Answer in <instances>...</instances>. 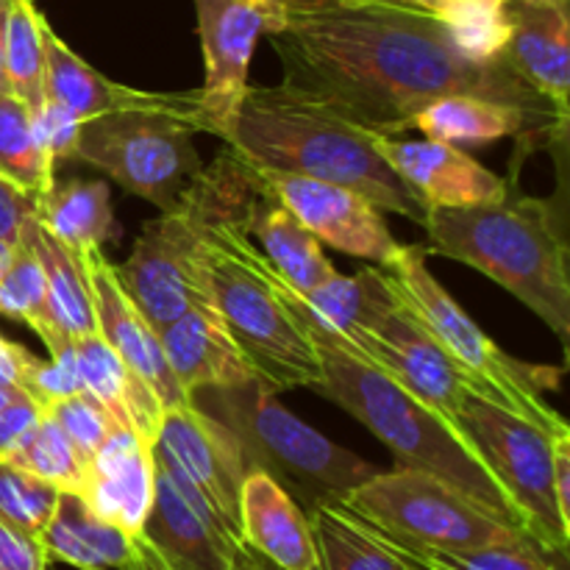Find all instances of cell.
<instances>
[{"label": "cell", "mask_w": 570, "mask_h": 570, "mask_svg": "<svg viewBox=\"0 0 570 570\" xmlns=\"http://www.w3.org/2000/svg\"><path fill=\"white\" fill-rule=\"evenodd\" d=\"M271 45L282 59L284 87L382 137L412 128L417 111L445 95L518 106L568 128V117L504 56H473L443 20L412 6L326 0L289 11L287 28L273 33Z\"/></svg>", "instance_id": "6da1fadb"}, {"label": "cell", "mask_w": 570, "mask_h": 570, "mask_svg": "<svg viewBox=\"0 0 570 570\" xmlns=\"http://www.w3.org/2000/svg\"><path fill=\"white\" fill-rule=\"evenodd\" d=\"M265 265L273 287L287 301L295 321L304 328L317 360H321L317 390L328 401L351 412L362 426L371 429L393 451L399 468H410V471H423L443 479L451 488L462 490L476 504H482L484 510H490L501 521L512 523V527L523 532V523L512 501L507 499V493L495 482L493 473L479 460L476 451L462 440L454 423H449L438 412L429 410L426 404H421L415 395L406 393L399 382H393L376 365H371L360 354L345 348L312 315L309 306L293 293V287L278 276L276 267L267 259Z\"/></svg>", "instance_id": "7a4b0ae2"}, {"label": "cell", "mask_w": 570, "mask_h": 570, "mask_svg": "<svg viewBox=\"0 0 570 570\" xmlns=\"http://www.w3.org/2000/svg\"><path fill=\"white\" fill-rule=\"evenodd\" d=\"M376 137L284 83H248L223 142L256 170L293 173L356 189L382 212L423 228L429 206L390 167Z\"/></svg>", "instance_id": "3957f363"}, {"label": "cell", "mask_w": 570, "mask_h": 570, "mask_svg": "<svg viewBox=\"0 0 570 570\" xmlns=\"http://www.w3.org/2000/svg\"><path fill=\"white\" fill-rule=\"evenodd\" d=\"M429 254L476 267L527 304L562 345L570 340L568 239L562 215L546 198L510 189L493 204L429 209Z\"/></svg>", "instance_id": "277c9868"}, {"label": "cell", "mask_w": 570, "mask_h": 570, "mask_svg": "<svg viewBox=\"0 0 570 570\" xmlns=\"http://www.w3.org/2000/svg\"><path fill=\"white\" fill-rule=\"evenodd\" d=\"M259 195L256 170L228 148L209 167H200L173 209L145 223L126 265L115 271L128 298L156 332L184 312L212 309L200 276L206 237L223 223H245L250 228Z\"/></svg>", "instance_id": "5b68a950"}, {"label": "cell", "mask_w": 570, "mask_h": 570, "mask_svg": "<svg viewBox=\"0 0 570 570\" xmlns=\"http://www.w3.org/2000/svg\"><path fill=\"white\" fill-rule=\"evenodd\" d=\"M200 276L220 317L256 379L271 390L317 387L321 360L293 309L273 287L259 245L245 223H223L200 250Z\"/></svg>", "instance_id": "8992f818"}, {"label": "cell", "mask_w": 570, "mask_h": 570, "mask_svg": "<svg viewBox=\"0 0 570 570\" xmlns=\"http://www.w3.org/2000/svg\"><path fill=\"white\" fill-rule=\"evenodd\" d=\"M193 404L234 434L245 471H265L309 512L323 504H345L360 484L379 473L371 462L284 410L276 390L259 379L198 390Z\"/></svg>", "instance_id": "52a82bcc"}, {"label": "cell", "mask_w": 570, "mask_h": 570, "mask_svg": "<svg viewBox=\"0 0 570 570\" xmlns=\"http://www.w3.org/2000/svg\"><path fill=\"white\" fill-rule=\"evenodd\" d=\"M426 259L429 250L423 245H399L395 256L382 265V271L387 273L401 301L421 317L445 354L465 371L473 393L527 417L549 438L570 434L560 412L543 401L546 390L560 384L562 367L532 365L501 351L434 278Z\"/></svg>", "instance_id": "ba28073f"}, {"label": "cell", "mask_w": 570, "mask_h": 570, "mask_svg": "<svg viewBox=\"0 0 570 570\" xmlns=\"http://www.w3.org/2000/svg\"><path fill=\"white\" fill-rule=\"evenodd\" d=\"M345 507L406 549L468 551L532 540L462 490L410 468L379 471L348 495Z\"/></svg>", "instance_id": "9c48e42d"}, {"label": "cell", "mask_w": 570, "mask_h": 570, "mask_svg": "<svg viewBox=\"0 0 570 570\" xmlns=\"http://www.w3.org/2000/svg\"><path fill=\"white\" fill-rule=\"evenodd\" d=\"M195 128L170 109H120L78 126L72 159L98 167L122 189L167 212L200 173Z\"/></svg>", "instance_id": "30bf717a"}, {"label": "cell", "mask_w": 570, "mask_h": 570, "mask_svg": "<svg viewBox=\"0 0 570 570\" xmlns=\"http://www.w3.org/2000/svg\"><path fill=\"white\" fill-rule=\"evenodd\" d=\"M454 426L512 501L523 532L551 554L568 557L570 523L557 504L551 468L554 438L473 390L462 399Z\"/></svg>", "instance_id": "8fae6325"}, {"label": "cell", "mask_w": 570, "mask_h": 570, "mask_svg": "<svg viewBox=\"0 0 570 570\" xmlns=\"http://www.w3.org/2000/svg\"><path fill=\"white\" fill-rule=\"evenodd\" d=\"M204 48L206 81L198 89V131L226 139L248 89V67L262 37L284 31L282 0H193Z\"/></svg>", "instance_id": "7c38bea8"}, {"label": "cell", "mask_w": 570, "mask_h": 570, "mask_svg": "<svg viewBox=\"0 0 570 570\" xmlns=\"http://www.w3.org/2000/svg\"><path fill=\"white\" fill-rule=\"evenodd\" d=\"M337 340L345 348L387 373L421 404L454 423L456 410L471 390V379L445 354L443 345L432 337V332L401 301L399 293L393 304L376 312L365 326Z\"/></svg>", "instance_id": "4fadbf2b"}, {"label": "cell", "mask_w": 570, "mask_h": 570, "mask_svg": "<svg viewBox=\"0 0 570 570\" xmlns=\"http://www.w3.org/2000/svg\"><path fill=\"white\" fill-rule=\"evenodd\" d=\"M154 451L209 504L217 521L237 540L239 532V499H243L245 462L234 434L217 417L195 406L165 410Z\"/></svg>", "instance_id": "5bb4252c"}, {"label": "cell", "mask_w": 570, "mask_h": 570, "mask_svg": "<svg viewBox=\"0 0 570 570\" xmlns=\"http://www.w3.org/2000/svg\"><path fill=\"white\" fill-rule=\"evenodd\" d=\"M256 170V167H254ZM262 189L293 212L321 243L343 254L387 265L401 243L390 234L387 220L376 204L356 189L293 173L256 170Z\"/></svg>", "instance_id": "9a60e30c"}, {"label": "cell", "mask_w": 570, "mask_h": 570, "mask_svg": "<svg viewBox=\"0 0 570 570\" xmlns=\"http://www.w3.org/2000/svg\"><path fill=\"white\" fill-rule=\"evenodd\" d=\"M154 468V501L139 534L173 570H228L239 540L156 451Z\"/></svg>", "instance_id": "2e32d148"}, {"label": "cell", "mask_w": 570, "mask_h": 570, "mask_svg": "<svg viewBox=\"0 0 570 570\" xmlns=\"http://www.w3.org/2000/svg\"><path fill=\"white\" fill-rule=\"evenodd\" d=\"M81 256L83 267H87L89 293H92L95 323H98V334L104 337V343L154 390L165 410L189 404L193 399L173 376L159 332L128 298L115 265L104 256V248H89Z\"/></svg>", "instance_id": "e0dca14e"}, {"label": "cell", "mask_w": 570, "mask_h": 570, "mask_svg": "<svg viewBox=\"0 0 570 570\" xmlns=\"http://www.w3.org/2000/svg\"><path fill=\"white\" fill-rule=\"evenodd\" d=\"M507 65L568 117L570 95V20L568 0H504Z\"/></svg>", "instance_id": "ac0fdd59"}, {"label": "cell", "mask_w": 570, "mask_h": 570, "mask_svg": "<svg viewBox=\"0 0 570 570\" xmlns=\"http://www.w3.org/2000/svg\"><path fill=\"white\" fill-rule=\"evenodd\" d=\"M379 150L406 187L429 206H476L493 204L510 195L512 181L495 176L493 170L460 150V145L438 139L401 142L393 137H376Z\"/></svg>", "instance_id": "d6986e66"}, {"label": "cell", "mask_w": 570, "mask_h": 570, "mask_svg": "<svg viewBox=\"0 0 570 570\" xmlns=\"http://www.w3.org/2000/svg\"><path fill=\"white\" fill-rule=\"evenodd\" d=\"M45 98L70 111L76 120H89L120 109H170L198 131V89L142 92L111 81L89 67L81 56L72 53L48 22H45Z\"/></svg>", "instance_id": "ffe728a7"}, {"label": "cell", "mask_w": 570, "mask_h": 570, "mask_svg": "<svg viewBox=\"0 0 570 570\" xmlns=\"http://www.w3.org/2000/svg\"><path fill=\"white\" fill-rule=\"evenodd\" d=\"M239 532L250 549L282 570H323L309 515L265 471L245 473Z\"/></svg>", "instance_id": "44dd1931"}, {"label": "cell", "mask_w": 570, "mask_h": 570, "mask_svg": "<svg viewBox=\"0 0 570 570\" xmlns=\"http://www.w3.org/2000/svg\"><path fill=\"white\" fill-rule=\"evenodd\" d=\"M154 443L117 429L89 462L81 495L104 521L139 534L154 501Z\"/></svg>", "instance_id": "7402d4cb"}, {"label": "cell", "mask_w": 570, "mask_h": 570, "mask_svg": "<svg viewBox=\"0 0 570 570\" xmlns=\"http://www.w3.org/2000/svg\"><path fill=\"white\" fill-rule=\"evenodd\" d=\"M426 139L438 142H493L501 137H515L529 145H566L568 128L551 126L518 106L495 104L476 95H445L432 100L412 120Z\"/></svg>", "instance_id": "603a6c76"}, {"label": "cell", "mask_w": 570, "mask_h": 570, "mask_svg": "<svg viewBox=\"0 0 570 570\" xmlns=\"http://www.w3.org/2000/svg\"><path fill=\"white\" fill-rule=\"evenodd\" d=\"M173 376L193 399L206 387H234L256 379L212 309H189L159 332Z\"/></svg>", "instance_id": "cb8c5ba5"}, {"label": "cell", "mask_w": 570, "mask_h": 570, "mask_svg": "<svg viewBox=\"0 0 570 570\" xmlns=\"http://www.w3.org/2000/svg\"><path fill=\"white\" fill-rule=\"evenodd\" d=\"M72 356L81 379V393L98 401L120 429H128L137 438L156 443L165 406L154 390L104 343L98 332L81 340H72Z\"/></svg>", "instance_id": "d4e9b609"}, {"label": "cell", "mask_w": 570, "mask_h": 570, "mask_svg": "<svg viewBox=\"0 0 570 570\" xmlns=\"http://www.w3.org/2000/svg\"><path fill=\"white\" fill-rule=\"evenodd\" d=\"M50 562L81 570H131L134 534L104 521L81 493L59 490L48 527L39 534Z\"/></svg>", "instance_id": "484cf974"}, {"label": "cell", "mask_w": 570, "mask_h": 570, "mask_svg": "<svg viewBox=\"0 0 570 570\" xmlns=\"http://www.w3.org/2000/svg\"><path fill=\"white\" fill-rule=\"evenodd\" d=\"M306 515L315 529L323 570H429L345 504H323Z\"/></svg>", "instance_id": "4316f807"}, {"label": "cell", "mask_w": 570, "mask_h": 570, "mask_svg": "<svg viewBox=\"0 0 570 570\" xmlns=\"http://www.w3.org/2000/svg\"><path fill=\"white\" fill-rule=\"evenodd\" d=\"M248 234L259 239L262 256L295 293L317 287L337 273V267L323 254L321 239L265 189L254 206Z\"/></svg>", "instance_id": "83f0119b"}, {"label": "cell", "mask_w": 570, "mask_h": 570, "mask_svg": "<svg viewBox=\"0 0 570 570\" xmlns=\"http://www.w3.org/2000/svg\"><path fill=\"white\" fill-rule=\"evenodd\" d=\"M37 220L76 254L120 239L109 187L104 181H53V187L39 198Z\"/></svg>", "instance_id": "f1b7e54d"}, {"label": "cell", "mask_w": 570, "mask_h": 570, "mask_svg": "<svg viewBox=\"0 0 570 570\" xmlns=\"http://www.w3.org/2000/svg\"><path fill=\"white\" fill-rule=\"evenodd\" d=\"M28 234L42 262L45 282H48V309L59 332L67 340H81L98 332L83 256L61 245L37 217L28 220Z\"/></svg>", "instance_id": "f546056e"}, {"label": "cell", "mask_w": 570, "mask_h": 570, "mask_svg": "<svg viewBox=\"0 0 570 570\" xmlns=\"http://www.w3.org/2000/svg\"><path fill=\"white\" fill-rule=\"evenodd\" d=\"M0 315L22 321L31 332H37L39 340L48 345L50 356H59L72 348V340H67L50 317L48 282H45L42 262L33 250L28 223L22 226L20 239L11 245L9 265L0 278Z\"/></svg>", "instance_id": "4dcf8cb0"}, {"label": "cell", "mask_w": 570, "mask_h": 570, "mask_svg": "<svg viewBox=\"0 0 570 570\" xmlns=\"http://www.w3.org/2000/svg\"><path fill=\"white\" fill-rule=\"evenodd\" d=\"M45 22L33 0H9L3 31L6 83L28 111L45 104Z\"/></svg>", "instance_id": "1f68e13d"}, {"label": "cell", "mask_w": 570, "mask_h": 570, "mask_svg": "<svg viewBox=\"0 0 570 570\" xmlns=\"http://www.w3.org/2000/svg\"><path fill=\"white\" fill-rule=\"evenodd\" d=\"M56 161L39 142L33 117L17 95H0V176L20 189L45 195L56 181Z\"/></svg>", "instance_id": "d6a6232c"}, {"label": "cell", "mask_w": 570, "mask_h": 570, "mask_svg": "<svg viewBox=\"0 0 570 570\" xmlns=\"http://www.w3.org/2000/svg\"><path fill=\"white\" fill-rule=\"evenodd\" d=\"M9 462L59 490L81 493L83 484H87V462L81 460L76 445L67 440V434L56 426L48 412L33 426L26 443L9 456Z\"/></svg>", "instance_id": "836d02e7"}, {"label": "cell", "mask_w": 570, "mask_h": 570, "mask_svg": "<svg viewBox=\"0 0 570 570\" xmlns=\"http://www.w3.org/2000/svg\"><path fill=\"white\" fill-rule=\"evenodd\" d=\"M406 551L429 570H568V557L551 554L534 540H518V543L484 546V549L468 551Z\"/></svg>", "instance_id": "e575fe53"}, {"label": "cell", "mask_w": 570, "mask_h": 570, "mask_svg": "<svg viewBox=\"0 0 570 570\" xmlns=\"http://www.w3.org/2000/svg\"><path fill=\"white\" fill-rule=\"evenodd\" d=\"M504 0H412V9L443 20L473 56L493 59L504 45Z\"/></svg>", "instance_id": "d590c367"}, {"label": "cell", "mask_w": 570, "mask_h": 570, "mask_svg": "<svg viewBox=\"0 0 570 570\" xmlns=\"http://www.w3.org/2000/svg\"><path fill=\"white\" fill-rule=\"evenodd\" d=\"M56 501L59 488L31 476L9 460H0V523L39 538L53 515Z\"/></svg>", "instance_id": "8d00e7d4"}, {"label": "cell", "mask_w": 570, "mask_h": 570, "mask_svg": "<svg viewBox=\"0 0 570 570\" xmlns=\"http://www.w3.org/2000/svg\"><path fill=\"white\" fill-rule=\"evenodd\" d=\"M48 415L53 417L56 426L67 434L76 451L81 454V460L92 462V456L98 454L100 449L106 445V440L117 432V423L98 401L89 399L87 393L70 395V399L56 401L53 406L48 410Z\"/></svg>", "instance_id": "74e56055"}, {"label": "cell", "mask_w": 570, "mask_h": 570, "mask_svg": "<svg viewBox=\"0 0 570 570\" xmlns=\"http://www.w3.org/2000/svg\"><path fill=\"white\" fill-rule=\"evenodd\" d=\"M22 393L42 406L45 412L61 399L81 393V379L76 371V356L72 348L59 356H50L48 362L31 356L26 365V376H22Z\"/></svg>", "instance_id": "f35d334b"}, {"label": "cell", "mask_w": 570, "mask_h": 570, "mask_svg": "<svg viewBox=\"0 0 570 570\" xmlns=\"http://www.w3.org/2000/svg\"><path fill=\"white\" fill-rule=\"evenodd\" d=\"M33 128H37L39 142L45 145V150L50 154L53 161L72 159V150H76L78 139V126L81 120L65 111L61 106H56L53 100L45 98V104L37 111H31Z\"/></svg>", "instance_id": "ab89813d"}, {"label": "cell", "mask_w": 570, "mask_h": 570, "mask_svg": "<svg viewBox=\"0 0 570 570\" xmlns=\"http://www.w3.org/2000/svg\"><path fill=\"white\" fill-rule=\"evenodd\" d=\"M42 406L33 404L26 393L14 395V399L0 410V460H9V456L26 443V438L33 432V426L42 421Z\"/></svg>", "instance_id": "60d3db41"}, {"label": "cell", "mask_w": 570, "mask_h": 570, "mask_svg": "<svg viewBox=\"0 0 570 570\" xmlns=\"http://www.w3.org/2000/svg\"><path fill=\"white\" fill-rule=\"evenodd\" d=\"M39 198L42 195L26 193L17 184H11L9 178L0 176V243L14 245L20 239L22 226L31 217H37Z\"/></svg>", "instance_id": "b9f144b4"}, {"label": "cell", "mask_w": 570, "mask_h": 570, "mask_svg": "<svg viewBox=\"0 0 570 570\" xmlns=\"http://www.w3.org/2000/svg\"><path fill=\"white\" fill-rule=\"evenodd\" d=\"M50 560L39 538L0 523V570H48Z\"/></svg>", "instance_id": "7bdbcfd3"}, {"label": "cell", "mask_w": 570, "mask_h": 570, "mask_svg": "<svg viewBox=\"0 0 570 570\" xmlns=\"http://www.w3.org/2000/svg\"><path fill=\"white\" fill-rule=\"evenodd\" d=\"M551 468H554V495L560 504L562 518L570 523V434L554 438L551 451Z\"/></svg>", "instance_id": "ee69618b"}, {"label": "cell", "mask_w": 570, "mask_h": 570, "mask_svg": "<svg viewBox=\"0 0 570 570\" xmlns=\"http://www.w3.org/2000/svg\"><path fill=\"white\" fill-rule=\"evenodd\" d=\"M28 360H31V354L22 345L9 343L0 334V387L22 393V376H26Z\"/></svg>", "instance_id": "f6af8a7d"}, {"label": "cell", "mask_w": 570, "mask_h": 570, "mask_svg": "<svg viewBox=\"0 0 570 570\" xmlns=\"http://www.w3.org/2000/svg\"><path fill=\"white\" fill-rule=\"evenodd\" d=\"M131 570H173L167 566L165 557L142 538V534H134V554H131Z\"/></svg>", "instance_id": "bcb514c9"}, {"label": "cell", "mask_w": 570, "mask_h": 570, "mask_svg": "<svg viewBox=\"0 0 570 570\" xmlns=\"http://www.w3.org/2000/svg\"><path fill=\"white\" fill-rule=\"evenodd\" d=\"M228 570H282L278 566H273L267 557H262L259 551L250 549L245 540H239L237 549H234V557H232V566Z\"/></svg>", "instance_id": "7dc6e473"}, {"label": "cell", "mask_w": 570, "mask_h": 570, "mask_svg": "<svg viewBox=\"0 0 570 570\" xmlns=\"http://www.w3.org/2000/svg\"><path fill=\"white\" fill-rule=\"evenodd\" d=\"M6 11H9V0H0V95L9 92V83H6V70H3V31H6Z\"/></svg>", "instance_id": "c3c4849f"}, {"label": "cell", "mask_w": 570, "mask_h": 570, "mask_svg": "<svg viewBox=\"0 0 570 570\" xmlns=\"http://www.w3.org/2000/svg\"><path fill=\"white\" fill-rule=\"evenodd\" d=\"M337 3L362 6V3H376V6H412V0H337Z\"/></svg>", "instance_id": "681fc988"}, {"label": "cell", "mask_w": 570, "mask_h": 570, "mask_svg": "<svg viewBox=\"0 0 570 570\" xmlns=\"http://www.w3.org/2000/svg\"><path fill=\"white\" fill-rule=\"evenodd\" d=\"M289 11H298V9H309V6H321L326 0H282Z\"/></svg>", "instance_id": "f907efd6"}, {"label": "cell", "mask_w": 570, "mask_h": 570, "mask_svg": "<svg viewBox=\"0 0 570 570\" xmlns=\"http://www.w3.org/2000/svg\"><path fill=\"white\" fill-rule=\"evenodd\" d=\"M9 256H11V245L0 243V278H3L6 265H9Z\"/></svg>", "instance_id": "816d5d0a"}, {"label": "cell", "mask_w": 570, "mask_h": 570, "mask_svg": "<svg viewBox=\"0 0 570 570\" xmlns=\"http://www.w3.org/2000/svg\"><path fill=\"white\" fill-rule=\"evenodd\" d=\"M14 395H20V393H14V390H6V387H0V410H3V406L9 404V401L14 399Z\"/></svg>", "instance_id": "f5cc1de1"}, {"label": "cell", "mask_w": 570, "mask_h": 570, "mask_svg": "<svg viewBox=\"0 0 570 570\" xmlns=\"http://www.w3.org/2000/svg\"><path fill=\"white\" fill-rule=\"evenodd\" d=\"M48 570H50V568H48Z\"/></svg>", "instance_id": "db71d44e"}]
</instances>
